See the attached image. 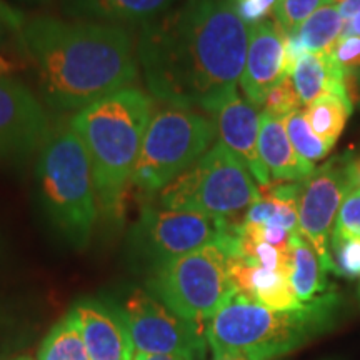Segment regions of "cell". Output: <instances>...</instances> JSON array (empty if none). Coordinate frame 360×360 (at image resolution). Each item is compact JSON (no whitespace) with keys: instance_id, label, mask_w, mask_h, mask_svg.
I'll return each instance as SVG.
<instances>
[{"instance_id":"6da1fadb","label":"cell","mask_w":360,"mask_h":360,"mask_svg":"<svg viewBox=\"0 0 360 360\" xmlns=\"http://www.w3.org/2000/svg\"><path fill=\"white\" fill-rule=\"evenodd\" d=\"M250 27L231 0H184L142 25L137 58L155 98L215 114L244 74Z\"/></svg>"},{"instance_id":"7a4b0ae2","label":"cell","mask_w":360,"mask_h":360,"mask_svg":"<svg viewBox=\"0 0 360 360\" xmlns=\"http://www.w3.org/2000/svg\"><path fill=\"white\" fill-rule=\"evenodd\" d=\"M17 39L45 102L58 110H82L130 89L139 75L135 40L124 25L37 15Z\"/></svg>"},{"instance_id":"3957f363","label":"cell","mask_w":360,"mask_h":360,"mask_svg":"<svg viewBox=\"0 0 360 360\" xmlns=\"http://www.w3.org/2000/svg\"><path fill=\"white\" fill-rule=\"evenodd\" d=\"M342 310L344 300L337 292H326L295 310H270L236 290L207 322V345L214 359L276 360L330 332Z\"/></svg>"},{"instance_id":"277c9868","label":"cell","mask_w":360,"mask_h":360,"mask_svg":"<svg viewBox=\"0 0 360 360\" xmlns=\"http://www.w3.org/2000/svg\"><path fill=\"white\" fill-rule=\"evenodd\" d=\"M150 119V97L137 89L120 90L70 119L69 125L87 150L97 205L107 217L122 215Z\"/></svg>"},{"instance_id":"5b68a950","label":"cell","mask_w":360,"mask_h":360,"mask_svg":"<svg viewBox=\"0 0 360 360\" xmlns=\"http://www.w3.org/2000/svg\"><path fill=\"white\" fill-rule=\"evenodd\" d=\"M37 179L42 204L62 236L75 247L87 245L98 205L87 150L70 125L47 135Z\"/></svg>"},{"instance_id":"8992f818","label":"cell","mask_w":360,"mask_h":360,"mask_svg":"<svg viewBox=\"0 0 360 360\" xmlns=\"http://www.w3.org/2000/svg\"><path fill=\"white\" fill-rule=\"evenodd\" d=\"M260 199L254 175L222 142L160 191V207L233 220Z\"/></svg>"},{"instance_id":"52a82bcc","label":"cell","mask_w":360,"mask_h":360,"mask_svg":"<svg viewBox=\"0 0 360 360\" xmlns=\"http://www.w3.org/2000/svg\"><path fill=\"white\" fill-rule=\"evenodd\" d=\"M217 135L214 119L169 105L152 115L130 186L142 193L164 191L209 150Z\"/></svg>"},{"instance_id":"ba28073f","label":"cell","mask_w":360,"mask_h":360,"mask_svg":"<svg viewBox=\"0 0 360 360\" xmlns=\"http://www.w3.org/2000/svg\"><path fill=\"white\" fill-rule=\"evenodd\" d=\"M227 260L220 244L169 260L154 269L147 282L148 292L182 319L205 328L236 292Z\"/></svg>"},{"instance_id":"9c48e42d","label":"cell","mask_w":360,"mask_h":360,"mask_svg":"<svg viewBox=\"0 0 360 360\" xmlns=\"http://www.w3.org/2000/svg\"><path fill=\"white\" fill-rule=\"evenodd\" d=\"M238 225L214 215L148 205L135 225L134 240L155 269L212 244H220L229 254L237 240Z\"/></svg>"},{"instance_id":"30bf717a","label":"cell","mask_w":360,"mask_h":360,"mask_svg":"<svg viewBox=\"0 0 360 360\" xmlns=\"http://www.w3.org/2000/svg\"><path fill=\"white\" fill-rule=\"evenodd\" d=\"M350 155H337L300 180L297 197L300 233L322 260L327 272H332L330 242L335 220L347 193L352 191Z\"/></svg>"},{"instance_id":"8fae6325","label":"cell","mask_w":360,"mask_h":360,"mask_svg":"<svg viewBox=\"0 0 360 360\" xmlns=\"http://www.w3.org/2000/svg\"><path fill=\"white\" fill-rule=\"evenodd\" d=\"M134 349L146 354L205 355V328L186 321L147 290H134L122 305Z\"/></svg>"},{"instance_id":"7c38bea8","label":"cell","mask_w":360,"mask_h":360,"mask_svg":"<svg viewBox=\"0 0 360 360\" xmlns=\"http://www.w3.org/2000/svg\"><path fill=\"white\" fill-rule=\"evenodd\" d=\"M47 135V114L37 97L17 79L0 75V164L25 159Z\"/></svg>"},{"instance_id":"4fadbf2b","label":"cell","mask_w":360,"mask_h":360,"mask_svg":"<svg viewBox=\"0 0 360 360\" xmlns=\"http://www.w3.org/2000/svg\"><path fill=\"white\" fill-rule=\"evenodd\" d=\"M285 32L277 22L264 20L250 27L249 49L240 87L247 102L264 109L265 97L285 74Z\"/></svg>"},{"instance_id":"5bb4252c","label":"cell","mask_w":360,"mask_h":360,"mask_svg":"<svg viewBox=\"0 0 360 360\" xmlns=\"http://www.w3.org/2000/svg\"><path fill=\"white\" fill-rule=\"evenodd\" d=\"M70 310L79 322L90 360H132L134 342L119 305L82 299Z\"/></svg>"},{"instance_id":"9a60e30c","label":"cell","mask_w":360,"mask_h":360,"mask_svg":"<svg viewBox=\"0 0 360 360\" xmlns=\"http://www.w3.org/2000/svg\"><path fill=\"white\" fill-rule=\"evenodd\" d=\"M212 117L217 124L220 142L244 162L260 187L269 186V170L265 169L259 154L260 114L257 109L236 92L220 105Z\"/></svg>"},{"instance_id":"2e32d148","label":"cell","mask_w":360,"mask_h":360,"mask_svg":"<svg viewBox=\"0 0 360 360\" xmlns=\"http://www.w3.org/2000/svg\"><path fill=\"white\" fill-rule=\"evenodd\" d=\"M227 265L233 287L247 299L270 310H295L304 307L285 274L260 267L238 255L229 257Z\"/></svg>"},{"instance_id":"e0dca14e","label":"cell","mask_w":360,"mask_h":360,"mask_svg":"<svg viewBox=\"0 0 360 360\" xmlns=\"http://www.w3.org/2000/svg\"><path fill=\"white\" fill-rule=\"evenodd\" d=\"M259 154L276 182H300L315 170L295 152L282 117L264 110L259 119Z\"/></svg>"},{"instance_id":"ac0fdd59","label":"cell","mask_w":360,"mask_h":360,"mask_svg":"<svg viewBox=\"0 0 360 360\" xmlns=\"http://www.w3.org/2000/svg\"><path fill=\"white\" fill-rule=\"evenodd\" d=\"M177 0H60L62 11L79 20L101 24H147Z\"/></svg>"},{"instance_id":"d6986e66","label":"cell","mask_w":360,"mask_h":360,"mask_svg":"<svg viewBox=\"0 0 360 360\" xmlns=\"http://www.w3.org/2000/svg\"><path fill=\"white\" fill-rule=\"evenodd\" d=\"M300 105L309 107L323 96H337L349 101L344 89V69L330 53H307L297 62L290 74Z\"/></svg>"},{"instance_id":"ffe728a7","label":"cell","mask_w":360,"mask_h":360,"mask_svg":"<svg viewBox=\"0 0 360 360\" xmlns=\"http://www.w3.org/2000/svg\"><path fill=\"white\" fill-rule=\"evenodd\" d=\"M292 274L290 283L302 304L317 299L327 290V270L317 252L300 233L290 240Z\"/></svg>"},{"instance_id":"44dd1931","label":"cell","mask_w":360,"mask_h":360,"mask_svg":"<svg viewBox=\"0 0 360 360\" xmlns=\"http://www.w3.org/2000/svg\"><path fill=\"white\" fill-rule=\"evenodd\" d=\"M344 25L339 6L326 2L292 34L299 37L309 53H328L344 34Z\"/></svg>"},{"instance_id":"7402d4cb","label":"cell","mask_w":360,"mask_h":360,"mask_svg":"<svg viewBox=\"0 0 360 360\" xmlns=\"http://www.w3.org/2000/svg\"><path fill=\"white\" fill-rule=\"evenodd\" d=\"M354 107L349 101L337 96H323L310 103L305 110V119L321 141L328 148L335 146L344 132Z\"/></svg>"},{"instance_id":"603a6c76","label":"cell","mask_w":360,"mask_h":360,"mask_svg":"<svg viewBox=\"0 0 360 360\" xmlns=\"http://www.w3.org/2000/svg\"><path fill=\"white\" fill-rule=\"evenodd\" d=\"M37 360H90L79 322L72 310L51 328L40 345Z\"/></svg>"},{"instance_id":"cb8c5ba5","label":"cell","mask_w":360,"mask_h":360,"mask_svg":"<svg viewBox=\"0 0 360 360\" xmlns=\"http://www.w3.org/2000/svg\"><path fill=\"white\" fill-rule=\"evenodd\" d=\"M283 124H285L287 135H289L295 152L309 165H314L315 167V162L323 160L328 152L332 150L310 129L307 119H305V112H292V114L283 119Z\"/></svg>"},{"instance_id":"d4e9b609","label":"cell","mask_w":360,"mask_h":360,"mask_svg":"<svg viewBox=\"0 0 360 360\" xmlns=\"http://www.w3.org/2000/svg\"><path fill=\"white\" fill-rule=\"evenodd\" d=\"M332 272L345 278L360 277V237L332 236Z\"/></svg>"},{"instance_id":"484cf974","label":"cell","mask_w":360,"mask_h":360,"mask_svg":"<svg viewBox=\"0 0 360 360\" xmlns=\"http://www.w3.org/2000/svg\"><path fill=\"white\" fill-rule=\"evenodd\" d=\"M326 0H278L274 17L283 32L292 34L309 19Z\"/></svg>"},{"instance_id":"4316f807","label":"cell","mask_w":360,"mask_h":360,"mask_svg":"<svg viewBox=\"0 0 360 360\" xmlns=\"http://www.w3.org/2000/svg\"><path fill=\"white\" fill-rule=\"evenodd\" d=\"M299 107L300 98L297 96L295 85L292 82L290 75H287V77H283L276 87L270 90L269 96L265 97L262 110L270 115L285 119L292 112L299 110Z\"/></svg>"},{"instance_id":"83f0119b","label":"cell","mask_w":360,"mask_h":360,"mask_svg":"<svg viewBox=\"0 0 360 360\" xmlns=\"http://www.w3.org/2000/svg\"><path fill=\"white\" fill-rule=\"evenodd\" d=\"M332 236L360 237V188L354 187L347 193L337 215Z\"/></svg>"},{"instance_id":"f1b7e54d","label":"cell","mask_w":360,"mask_h":360,"mask_svg":"<svg viewBox=\"0 0 360 360\" xmlns=\"http://www.w3.org/2000/svg\"><path fill=\"white\" fill-rule=\"evenodd\" d=\"M337 65L344 70H360V37L359 35H342L328 52Z\"/></svg>"},{"instance_id":"f546056e","label":"cell","mask_w":360,"mask_h":360,"mask_svg":"<svg viewBox=\"0 0 360 360\" xmlns=\"http://www.w3.org/2000/svg\"><path fill=\"white\" fill-rule=\"evenodd\" d=\"M278 0H236L233 7L242 20L252 27L267 20V15L274 12Z\"/></svg>"},{"instance_id":"4dcf8cb0","label":"cell","mask_w":360,"mask_h":360,"mask_svg":"<svg viewBox=\"0 0 360 360\" xmlns=\"http://www.w3.org/2000/svg\"><path fill=\"white\" fill-rule=\"evenodd\" d=\"M25 22L24 12L12 7L6 0H0V45L6 44L11 37H19Z\"/></svg>"},{"instance_id":"1f68e13d","label":"cell","mask_w":360,"mask_h":360,"mask_svg":"<svg viewBox=\"0 0 360 360\" xmlns=\"http://www.w3.org/2000/svg\"><path fill=\"white\" fill-rule=\"evenodd\" d=\"M132 360H197L191 354H146L135 350Z\"/></svg>"},{"instance_id":"d6a6232c","label":"cell","mask_w":360,"mask_h":360,"mask_svg":"<svg viewBox=\"0 0 360 360\" xmlns=\"http://www.w3.org/2000/svg\"><path fill=\"white\" fill-rule=\"evenodd\" d=\"M339 11H340L342 19H344L345 24H347V22L352 20L354 17L360 12V0H345L344 4H340L339 6Z\"/></svg>"},{"instance_id":"836d02e7","label":"cell","mask_w":360,"mask_h":360,"mask_svg":"<svg viewBox=\"0 0 360 360\" xmlns=\"http://www.w3.org/2000/svg\"><path fill=\"white\" fill-rule=\"evenodd\" d=\"M11 326H12V317L11 314H8L7 305L0 302V334H6Z\"/></svg>"},{"instance_id":"e575fe53","label":"cell","mask_w":360,"mask_h":360,"mask_svg":"<svg viewBox=\"0 0 360 360\" xmlns=\"http://www.w3.org/2000/svg\"><path fill=\"white\" fill-rule=\"evenodd\" d=\"M350 179H352V186L360 188V155L350 159Z\"/></svg>"},{"instance_id":"d590c367","label":"cell","mask_w":360,"mask_h":360,"mask_svg":"<svg viewBox=\"0 0 360 360\" xmlns=\"http://www.w3.org/2000/svg\"><path fill=\"white\" fill-rule=\"evenodd\" d=\"M342 35H359V37H360V12L354 17L352 20L345 24L344 34H342Z\"/></svg>"},{"instance_id":"8d00e7d4","label":"cell","mask_w":360,"mask_h":360,"mask_svg":"<svg viewBox=\"0 0 360 360\" xmlns=\"http://www.w3.org/2000/svg\"><path fill=\"white\" fill-rule=\"evenodd\" d=\"M15 70V65L0 53V75H8Z\"/></svg>"},{"instance_id":"74e56055","label":"cell","mask_w":360,"mask_h":360,"mask_svg":"<svg viewBox=\"0 0 360 360\" xmlns=\"http://www.w3.org/2000/svg\"><path fill=\"white\" fill-rule=\"evenodd\" d=\"M214 360H250V359L240 357V355H225V357H219V359H214Z\"/></svg>"},{"instance_id":"f35d334b","label":"cell","mask_w":360,"mask_h":360,"mask_svg":"<svg viewBox=\"0 0 360 360\" xmlns=\"http://www.w3.org/2000/svg\"><path fill=\"white\" fill-rule=\"evenodd\" d=\"M20 2H25V4H44V2H47V0H20Z\"/></svg>"},{"instance_id":"ab89813d","label":"cell","mask_w":360,"mask_h":360,"mask_svg":"<svg viewBox=\"0 0 360 360\" xmlns=\"http://www.w3.org/2000/svg\"><path fill=\"white\" fill-rule=\"evenodd\" d=\"M328 4H335V6H340V4H344L345 0H326Z\"/></svg>"},{"instance_id":"60d3db41","label":"cell","mask_w":360,"mask_h":360,"mask_svg":"<svg viewBox=\"0 0 360 360\" xmlns=\"http://www.w3.org/2000/svg\"><path fill=\"white\" fill-rule=\"evenodd\" d=\"M12 360H32L30 357H17V359H12Z\"/></svg>"},{"instance_id":"b9f144b4","label":"cell","mask_w":360,"mask_h":360,"mask_svg":"<svg viewBox=\"0 0 360 360\" xmlns=\"http://www.w3.org/2000/svg\"><path fill=\"white\" fill-rule=\"evenodd\" d=\"M359 295H360V285H359Z\"/></svg>"},{"instance_id":"7bdbcfd3","label":"cell","mask_w":360,"mask_h":360,"mask_svg":"<svg viewBox=\"0 0 360 360\" xmlns=\"http://www.w3.org/2000/svg\"><path fill=\"white\" fill-rule=\"evenodd\" d=\"M231 2H232V4H233V2H236V0H231Z\"/></svg>"}]
</instances>
